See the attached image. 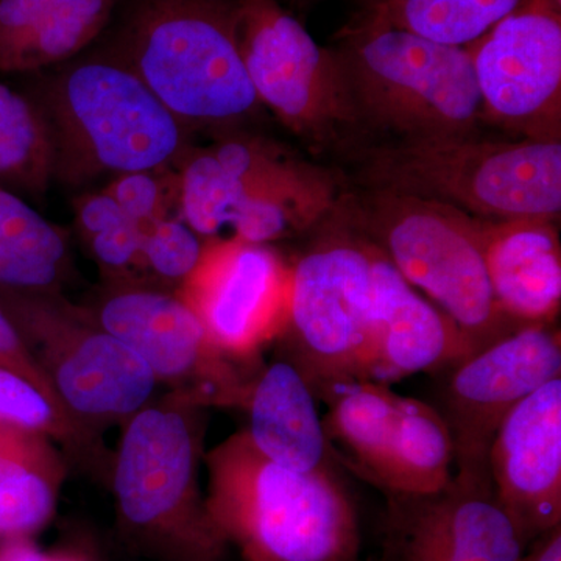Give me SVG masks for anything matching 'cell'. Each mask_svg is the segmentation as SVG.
I'll use <instances>...</instances> for the list:
<instances>
[{"mask_svg":"<svg viewBox=\"0 0 561 561\" xmlns=\"http://www.w3.org/2000/svg\"><path fill=\"white\" fill-rule=\"evenodd\" d=\"M203 461L210 516L243 560L359 561V515L332 468L280 467L254 448L245 430Z\"/></svg>","mask_w":561,"mask_h":561,"instance_id":"obj_1","label":"cell"},{"mask_svg":"<svg viewBox=\"0 0 561 561\" xmlns=\"http://www.w3.org/2000/svg\"><path fill=\"white\" fill-rule=\"evenodd\" d=\"M206 411L169 391L122 430L110 485L130 551L151 561H224L228 546L201 486Z\"/></svg>","mask_w":561,"mask_h":561,"instance_id":"obj_2","label":"cell"},{"mask_svg":"<svg viewBox=\"0 0 561 561\" xmlns=\"http://www.w3.org/2000/svg\"><path fill=\"white\" fill-rule=\"evenodd\" d=\"M116 57L190 130H228L261 108L234 0H140Z\"/></svg>","mask_w":561,"mask_h":561,"instance_id":"obj_3","label":"cell"},{"mask_svg":"<svg viewBox=\"0 0 561 561\" xmlns=\"http://www.w3.org/2000/svg\"><path fill=\"white\" fill-rule=\"evenodd\" d=\"M367 187L443 203L485 220H551L561 210V142L476 135L397 140L362 157Z\"/></svg>","mask_w":561,"mask_h":561,"instance_id":"obj_4","label":"cell"},{"mask_svg":"<svg viewBox=\"0 0 561 561\" xmlns=\"http://www.w3.org/2000/svg\"><path fill=\"white\" fill-rule=\"evenodd\" d=\"M49 124L54 180L161 171L186 154L187 130L119 58L73 62L33 99Z\"/></svg>","mask_w":561,"mask_h":561,"instance_id":"obj_5","label":"cell"},{"mask_svg":"<svg viewBox=\"0 0 561 561\" xmlns=\"http://www.w3.org/2000/svg\"><path fill=\"white\" fill-rule=\"evenodd\" d=\"M176 184L180 217L205 241L271 245L311 230L335 206L330 173L256 136L187 150Z\"/></svg>","mask_w":561,"mask_h":561,"instance_id":"obj_6","label":"cell"},{"mask_svg":"<svg viewBox=\"0 0 561 561\" xmlns=\"http://www.w3.org/2000/svg\"><path fill=\"white\" fill-rule=\"evenodd\" d=\"M332 50L360 127L393 131L398 140L481 133L482 99L468 47L362 18Z\"/></svg>","mask_w":561,"mask_h":561,"instance_id":"obj_7","label":"cell"},{"mask_svg":"<svg viewBox=\"0 0 561 561\" xmlns=\"http://www.w3.org/2000/svg\"><path fill=\"white\" fill-rule=\"evenodd\" d=\"M348 220L479 351L519 330L491 290L481 219L381 187L354 197Z\"/></svg>","mask_w":561,"mask_h":561,"instance_id":"obj_8","label":"cell"},{"mask_svg":"<svg viewBox=\"0 0 561 561\" xmlns=\"http://www.w3.org/2000/svg\"><path fill=\"white\" fill-rule=\"evenodd\" d=\"M0 302L38 362L55 397L102 435L151 402L158 381L125 343L61 291L2 289Z\"/></svg>","mask_w":561,"mask_h":561,"instance_id":"obj_9","label":"cell"},{"mask_svg":"<svg viewBox=\"0 0 561 561\" xmlns=\"http://www.w3.org/2000/svg\"><path fill=\"white\" fill-rule=\"evenodd\" d=\"M290 265L279 339L317 400L335 383L368 379L373 319L371 243L348 219Z\"/></svg>","mask_w":561,"mask_h":561,"instance_id":"obj_10","label":"cell"},{"mask_svg":"<svg viewBox=\"0 0 561 561\" xmlns=\"http://www.w3.org/2000/svg\"><path fill=\"white\" fill-rule=\"evenodd\" d=\"M319 400L328 405L332 456L383 496L434 493L451 482V434L434 405L371 379L335 383Z\"/></svg>","mask_w":561,"mask_h":561,"instance_id":"obj_11","label":"cell"},{"mask_svg":"<svg viewBox=\"0 0 561 561\" xmlns=\"http://www.w3.org/2000/svg\"><path fill=\"white\" fill-rule=\"evenodd\" d=\"M84 311L144 360L158 383H168L201 408L247 409L260 360L221 351L176 291L140 280L111 283Z\"/></svg>","mask_w":561,"mask_h":561,"instance_id":"obj_12","label":"cell"},{"mask_svg":"<svg viewBox=\"0 0 561 561\" xmlns=\"http://www.w3.org/2000/svg\"><path fill=\"white\" fill-rule=\"evenodd\" d=\"M243 65L262 106L316 144L360 127L337 55L276 0H234Z\"/></svg>","mask_w":561,"mask_h":561,"instance_id":"obj_13","label":"cell"},{"mask_svg":"<svg viewBox=\"0 0 561 561\" xmlns=\"http://www.w3.org/2000/svg\"><path fill=\"white\" fill-rule=\"evenodd\" d=\"M445 373L442 413L454 446V474L490 481L491 442L508 412L561 378V339L552 324L523 327L457 360Z\"/></svg>","mask_w":561,"mask_h":561,"instance_id":"obj_14","label":"cell"},{"mask_svg":"<svg viewBox=\"0 0 561 561\" xmlns=\"http://www.w3.org/2000/svg\"><path fill=\"white\" fill-rule=\"evenodd\" d=\"M483 124L526 139L560 140L561 5L538 0L468 47Z\"/></svg>","mask_w":561,"mask_h":561,"instance_id":"obj_15","label":"cell"},{"mask_svg":"<svg viewBox=\"0 0 561 561\" xmlns=\"http://www.w3.org/2000/svg\"><path fill=\"white\" fill-rule=\"evenodd\" d=\"M289 290L290 264L278 251L236 239L206 241L197 267L175 289L210 341L249 362L283 334Z\"/></svg>","mask_w":561,"mask_h":561,"instance_id":"obj_16","label":"cell"},{"mask_svg":"<svg viewBox=\"0 0 561 561\" xmlns=\"http://www.w3.org/2000/svg\"><path fill=\"white\" fill-rule=\"evenodd\" d=\"M523 553L490 481L454 474L434 493L386 496L375 561H522Z\"/></svg>","mask_w":561,"mask_h":561,"instance_id":"obj_17","label":"cell"},{"mask_svg":"<svg viewBox=\"0 0 561 561\" xmlns=\"http://www.w3.org/2000/svg\"><path fill=\"white\" fill-rule=\"evenodd\" d=\"M486 468L524 549L561 526V378L508 412L491 442Z\"/></svg>","mask_w":561,"mask_h":561,"instance_id":"obj_18","label":"cell"},{"mask_svg":"<svg viewBox=\"0 0 561 561\" xmlns=\"http://www.w3.org/2000/svg\"><path fill=\"white\" fill-rule=\"evenodd\" d=\"M371 253L368 379L390 383L421 371L438 373L474 353L457 324L416 290L373 243Z\"/></svg>","mask_w":561,"mask_h":561,"instance_id":"obj_19","label":"cell"},{"mask_svg":"<svg viewBox=\"0 0 561 561\" xmlns=\"http://www.w3.org/2000/svg\"><path fill=\"white\" fill-rule=\"evenodd\" d=\"M494 300L519 328L552 324L561 305V249L551 220L481 219Z\"/></svg>","mask_w":561,"mask_h":561,"instance_id":"obj_20","label":"cell"},{"mask_svg":"<svg viewBox=\"0 0 561 561\" xmlns=\"http://www.w3.org/2000/svg\"><path fill=\"white\" fill-rule=\"evenodd\" d=\"M317 401L291 362L280 359L262 368L245 409L250 416L245 431L254 448L289 470L331 468L332 454Z\"/></svg>","mask_w":561,"mask_h":561,"instance_id":"obj_21","label":"cell"},{"mask_svg":"<svg viewBox=\"0 0 561 561\" xmlns=\"http://www.w3.org/2000/svg\"><path fill=\"white\" fill-rule=\"evenodd\" d=\"M116 0H0V72L68 61L108 25Z\"/></svg>","mask_w":561,"mask_h":561,"instance_id":"obj_22","label":"cell"},{"mask_svg":"<svg viewBox=\"0 0 561 561\" xmlns=\"http://www.w3.org/2000/svg\"><path fill=\"white\" fill-rule=\"evenodd\" d=\"M68 465L46 435L0 421V540L31 538L50 523Z\"/></svg>","mask_w":561,"mask_h":561,"instance_id":"obj_23","label":"cell"},{"mask_svg":"<svg viewBox=\"0 0 561 561\" xmlns=\"http://www.w3.org/2000/svg\"><path fill=\"white\" fill-rule=\"evenodd\" d=\"M68 236L24 198L0 186V287L60 291L69 275Z\"/></svg>","mask_w":561,"mask_h":561,"instance_id":"obj_24","label":"cell"},{"mask_svg":"<svg viewBox=\"0 0 561 561\" xmlns=\"http://www.w3.org/2000/svg\"><path fill=\"white\" fill-rule=\"evenodd\" d=\"M362 18L457 47H470L508 14L538 0H356ZM561 5V0H552Z\"/></svg>","mask_w":561,"mask_h":561,"instance_id":"obj_25","label":"cell"},{"mask_svg":"<svg viewBox=\"0 0 561 561\" xmlns=\"http://www.w3.org/2000/svg\"><path fill=\"white\" fill-rule=\"evenodd\" d=\"M0 421L50 438L68 463L110 483L114 454L101 434L79 423L61 404L14 373L0 368Z\"/></svg>","mask_w":561,"mask_h":561,"instance_id":"obj_26","label":"cell"},{"mask_svg":"<svg viewBox=\"0 0 561 561\" xmlns=\"http://www.w3.org/2000/svg\"><path fill=\"white\" fill-rule=\"evenodd\" d=\"M49 124L38 103L0 81V186L41 197L54 181Z\"/></svg>","mask_w":561,"mask_h":561,"instance_id":"obj_27","label":"cell"},{"mask_svg":"<svg viewBox=\"0 0 561 561\" xmlns=\"http://www.w3.org/2000/svg\"><path fill=\"white\" fill-rule=\"evenodd\" d=\"M73 210L80 236L110 283L136 280L133 273L146 272L142 260L146 228L128 219L108 192L81 195L73 203Z\"/></svg>","mask_w":561,"mask_h":561,"instance_id":"obj_28","label":"cell"},{"mask_svg":"<svg viewBox=\"0 0 561 561\" xmlns=\"http://www.w3.org/2000/svg\"><path fill=\"white\" fill-rule=\"evenodd\" d=\"M205 239L201 238L181 217H164L146 228L144 268L164 283H183L197 267Z\"/></svg>","mask_w":561,"mask_h":561,"instance_id":"obj_29","label":"cell"},{"mask_svg":"<svg viewBox=\"0 0 561 561\" xmlns=\"http://www.w3.org/2000/svg\"><path fill=\"white\" fill-rule=\"evenodd\" d=\"M168 172L169 169L122 173L110 181L105 191L128 219L147 228L168 217L172 202H176V175L165 179Z\"/></svg>","mask_w":561,"mask_h":561,"instance_id":"obj_30","label":"cell"},{"mask_svg":"<svg viewBox=\"0 0 561 561\" xmlns=\"http://www.w3.org/2000/svg\"><path fill=\"white\" fill-rule=\"evenodd\" d=\"M0 368L21 376L25 381L38 387L51 400L61 404L58 398L55 397L43 370H41L38 362L32 356L25 342L22 341L20 331L16 330L9 313L3 309L2 302H0Z\"/></svg>","mask_w":561,"mask_h":561,"instance_id":"obj_31","label":"cell"},{"mask_svg":"<svg viewBox=\"0 0 561 561\" xmlns=\"http://www.w3.org/2000/svg\"><path fill=\"white\" fill-rule=\"evenodd\" d=\"M0 561H90L76 553L41 551L31 538L0 540Z\"/></svg>","mask_w":561,"mask_h":561,"instance_id":"obj_32","label":"cell"},{"mask_svg":"<svg viewBox=\"0 0 561 561\" xmlns=\"http://www.w3.org/2000/svg\"><path fill=\"white\" fill-rule=\"evenodd\" d=\"M522 561H561V526L531 541L524 549Z\"/></svg>","mask_w":561,"mask_h":561,"instance_id":"obj_33","label":"cell"}]
</instances>
